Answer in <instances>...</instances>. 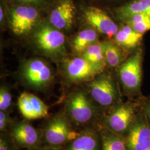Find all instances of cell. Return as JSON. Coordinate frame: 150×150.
I'll use <instances>...</instances> for the list:
<instances>
[{"instance_id":"obj_1","label":"cell","mask_w":150,"mask_h":150,"mask_svg":"<svg viewBox=\"0 0 150 150\" xmlns=\"http://www.w3.org/2000/svg\"><path fill=\"white\" fill-rule=\"evenodd\" d=\"M6 14L12 31L17 35H26L39 24L42 10L33 6L5 0Z\"/></svg>"},{"instance_id":"obj_2","label":"cell","mask_w":150,"mask_h":150,"mask_svg":"<svg viewBox=\"0 0 150 150\" xmlns=\"http://www.w3.org/2000/svg\"><path fill=\"white\" fill-rule=\"evenodd\" d=\"M65 112H59L47 120L43 127V141L47 146L61 148L77 136Z\"/></svg>"},{"instance_id":"obj_3","label":"cell","mask_w":150,"mask_h":150,"mask_svg":"<svg viewBox=\"0 0 150 150\" xmlns=\"http://www.w3.org/2000/svg\"><path fill=\"white\" fill-rule=\"evenodd\" d=\"M72 123L87 126L96 119L98 111L91 98L83 91H77L68 98L65 112Z\"/></svg>"},{"instance_id":"obj_4","label":"cell","mask_w":150,"mask_h":150,"mask_svg":"<svg viewBox=\"0 0 150 150\" xmlns=\"http://www.w3.org/2000/svg\"><path fill=\"white\" fill-rule=\"evenodd\" d=\"M102 73L97 75L90 81V95L92 98L102 107L113 106L120 102V94L118 87L111 75Z\"/></svg>"},{"instance_id":"obj_5","label":"cell","mask_w":150,"mask_h":150,"mask_svg":"<svg viewBox=\"0 0 150 150\" xmlns=\"http://www.w3.org/2000/svg\"><path fill=\"white\" fill-rule=\"evenodd\" d=\"M142 51L137 50L119 66L118 74L125 90L131 93L140 91L142 76Z\"/></svg>"},{"instance_id":"obj_6","label":"cell","mask_w":150,"mask_h":150,"mask_svg":"<svg viewBox=\"0 0 150 150\" xmlns=\"http://www.w3.org/2000/svg\"><path fill=\"white\" fill-rule=\"evenodd\" d=\"M107 11L96 4L81 6V15L85 22L98 32L111 38L115 36L119 28Z\"/></svg>"},{"instance_id":"obj_7","label":"cell","mask_w":150,"mask_h":150,"mask_svg":"<svg viewBox=\"0 0 150 150\" xmlns=\"http://www.w3.org/2000/svg\"><path fill=\"white\" fill-rule=\"evenodd\" d=\"M8 132L18 150L40 147L43 141L42 129L35 128L27 119L14 121Z\"/></svg>"},{"instance_id":"obj_8","label":"cell","mask_w":150,"mask_h":150,"mask_svg":"<svg viewBox=\"0 0 150 150\" xmlns=\"http://www.w3.org/2000/svg\"><path fill=\"white\" fill-rule=\"evenodd\" d=\"M112 107L105 119L106 127L121 135L129 132L136 119L135 105L130 102H120Z\"/></svg>"},{"instance_id":"obj_9","label":"cell","mask_w":150,"mask_h":150,"mask_svg":"<svg viewBox=\"0 0 150 150\" xmlns=\"http://www.w3.org/2000/svg\"><path fill=\"white\" fill-rule=\"evenodd\" d=\"M34 40L38 47L46 54H56L65 51V37L53 26H40L35 32Z\"/></svg>"},{"instance_id":"obj_10","label":"cell","mask_w":150,"mask_h":150,"mask_svg":"<svg viewBox=\"0 0 150 150\" xmlns=\"http://www.w3.org/2000/svg\"><path fill=\"white\" fill-rule=\"evenodd\" d=\"M77 12L75 0H55L48 9V20L58 30H69Z\"/></svg>"},{"instance_id":"obj_11","label":"cell","mask_w":150,"mask_h":150,"mask_svg":"<svg viewBox=\"0 0 150 150\" xmlns=\"http://www.w3.org/2000/svg\"><path fill=\"white\" fill-rule=\"evenodd\" d=\"M23 77L29 86L35 89L42 90L51 81L52 72L43 61L33 59L24 66Z\"/></svg>"},{"instance_id":"obj_12","label":"cell","mask_w":150,"mask_h":150,"mask_svg":"<svg viewBox=\"0 0 150 150\" xmlns=\"http://www.w3.org/2000/svg\"><path fill=\"white\" fill-rule=\"evenodd\" d=\"M127 150H146L150 148V126L146 116L136 118L126 139Z\"/></svg>"},{"instance_id":"obj_13","label":"cell","mask_w":150,"mask_h":150,"mask_svg":"<svg viewBox=\"0 0 150 150\" xmlns=\"http://www.w3.org/2000/svg\"><path fill=\"white\" fill-rule=\"evenodd\" d=\"M66 70L69 79L73 82L90 81L103 71L82 57L71 59Z\"/></svg>"},{"instance_id":"obj_14","label":"cell","mask_w":150,"mask_h":150,"mask_svg":"<svg viewBox=\"0 0 150 150\" xmlns=\"http://www.w3.org/2000/svg\"><path fill=\"white\" fill-rule=\"evenodd\" d=\"M17 105L22 115L28 120L44 118L48 116V106L32 93H22L18 98Z\"/></svg>"},{"instance_id":"obj_15","label":"cell","mask_w":150,"mask_h":150,"mask_svg":"<svg viewBox=\"0 0 150 150\" xmlns=\"http://www.w3.org/2000/svg\"><path fill=\"white\" fill-rule=\"evenodd\" d=\"M107 10L121 21L135 14L150 16V0H132L123 5Z\"/></svg>"},{"instance_id":"obj_16","label":"cell","mask_w":150,"mask_h":150,"mask_svg":"<svg viewBox=\"0 0 150 150\" xmlns=\"http://www.w3.org/2000/svg\"><path fill=\"white\" fill-rule=\"evenodd\" d=\"M101 137L92 129H86L71 141L66 150H100Z\"/></svg>"},{"instance_id":"obj_17","label":"cell","mask_w":150,"mask_h":150,"mask_svg":"<svg viewBox=\"0 0 150 150\" xmlns=\"http://www.w3.org/2000/svg\"><path fill=\"white\" fill-rule=\"evenodd\" d=\"M124 24L114 36L115 42L123 49L136 50L141 43L144 35L135 31L128 25Z\"/></svg>"},{"instance_id":"obj_18","label":"cell","mask_w":150,"mask_h":150,"mask_svg":"<svg viewBox=\"0 0 150 150\" xmlns=\"http://www.w3.org/2000/svg\"><path fill=\"white\" fill-rule=\"evenodd\" d=\"M102 42L103 51L106 62L112 67L119 66L125 61L123 48L115 42L106 40Z\"/></svg>"},{"instance_id":"obj_19","label":"cell","mask_w":150,"mask_h":150,"mask_svg":"<svg viewBox=\"0 0 150 150\" xmlns=\"http://www.w3.org/2000/svg\"><path fill=\"white\" fill-rule=\"evenodd\" d=\"M98 42V36L96 30L87 28L81 31L72 42V48L76 54H81L91 45Z\"/></svg>"},{"instance_id":"obj_20","label":"cell","mask_w":150,"mask_h":150,"mask_svg":"<svg viewBox=\"0 0 150 150\" xmlns=\"http://www.w3.org/2000/svg\"><path fill=\"white\" fill-rule=\"evenodd\" d=\"M102 150H127L126 140L111 130L103 131L101 135Z\"/></svg>"},{"instance_id":"obj_21","label":"cell","mask_w":150,"mask_h":150,"mask_svg":"<svg viewBox=\"0 0 150 150\" xmlns=\"http://www.w3.org/2000/svg\"><path fill=\"white\" fill-rule=\"evenodd\" d=\"M81 55L82 58L103 71L107 65L103 54L102 42H98L91 45Z\"/></svg>"},{"instance_id":"obj_22","label":"cell","mask_w":150,"mask_h":150,"mask_svg":"<svg viewBox=\"0 0 150 150\" xmlns=\"http://www.w3.org/2000/svg\"><path fill=\"white\" fill-rule=\"evenodd\" d=\"M132 27L135 31L144 34L150 30V16L144 14H135L122 21Z\"/></svg>"},{"instance_id":"obj_23","label":"cell","mask_w":150,"mask_h":150,"mask_svg":"<svg viewBox=\"0 0 150 150\" xmlns=\"http://www.w3.org/2000/svg\"><path fill=\"white\" fill-rule=\"evenodd\" d=\"M12 97L8 88L2 86L0 88V110L6 112L11 111Z\"/></svg>"},{"instance_id":"obj_24","label":"cell","mask_w":150,"mask_h":150,"mask_svg":"<svg viewBox=\"0 0 150 150\" xmlns=\"http://www.w3.org/2000/svg\"><path fill=\"white\" fill-rule=\"evenodd\" d=\"M11 2L33 6L42 10L49 9L55 0H8Z\"/></svg>"},{"instance_id":"obj_25","label":"cell","mask_w":150,"mask_h":150,"mask_svg":"<svg viewBox=\"0 0 150 150\" xmlns=\"http://www.w3.org/2000/svg\"><path fill=\"white\" fill-rule=\"evenodd\" d=\"M17 150L18 149L9 132H1L0 150Z\"/></svg>"},{"instance_id":"obj_26","label":"cell","mask_w":150,"mask_h":150,"mask_svg":"<svg viewBox=\"0 0 150 150\" xmlns=\"http://www.w3.org/2000/svg\"><path fill=\"white\" fill-rule=\"evenodd\" d=\"M14 122L10 116L9 113L0 111V131L1 132H8L11 125Z\"/></svg>"},{"instance_id":"obj_27","label":"cell","mask_w":150,"mask_h":150,"mask_svg":"<svg viewBox=\"0 0 150 150\" xmlns=\"http://www.w3.org/2000/svg\"><path fill=\"white\" fill-rule=\"evenodd\" d=\"M102 1L104 4H106L110 6V8H115L120 6L123 5L127 4L132 0H100Z\"/></svg>"},{"instance_id":"obj_28","label":"cell","mask_w":150,"mask_h":150,"mask_svg":"<svg viewBox=\"0 0 150 150\" xmlns=\"http://www.w3.org/2000/svg\"><path fill=\"white\" fill-rule=\"evenodd\" d=\"M63 150L62 148H58V147H50V146H45L43 147H40L36 149H33L32 150Z\"/></svg>"},{"instance_id":"obj_29","label":"cell","mask_w":150,"mask_h":150,"mask_svg":"<svg viewBox=\"0 0 150 150\" xmlns=\"http://www.w3.org/2000/svg\"><path fill=\"white\" fill-rule=\"evenodd\" d=\"M145 112L147 116L150 118V103L146 104L145 106Z\"/></svg>"},{"instance_id":"obj_30","label":"cell","mask_w":150,"mask_h":150,"mask_svg":"<svg viewBox=\"0 0 150 150\" xmlns=\"http://www.w3.org/2000/svg\"><path fill=\"white\" fill-rule=\"evenodd\" d=\"M88 1H97V0H88Z\"/></svg>"},{"instance_id":"obj_31","label":"cell","mask_w":150,"mask_h":150,"mask_svg":"<svg viewBox=\"0 0 150 150\" xmlns=\"http://www.w3.org/2000/svg\"><path fill=\"white\" fill-rule=\"evenodd\" d=\"M146 150H150V148H149V149H147Z\"/></svg>"}]
</instances>
